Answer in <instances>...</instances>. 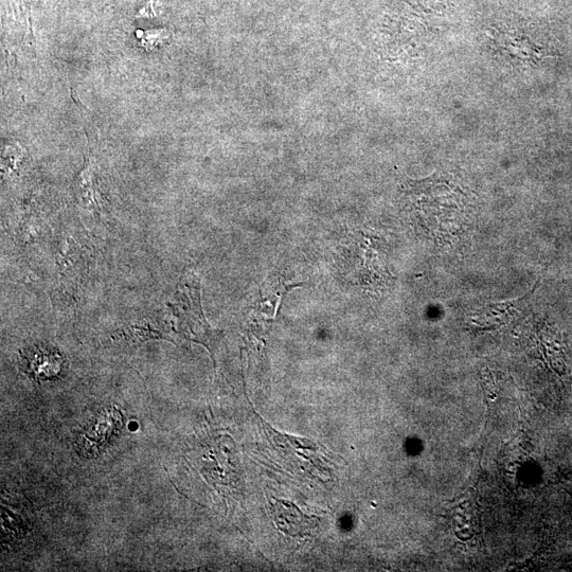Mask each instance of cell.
I'll use <instances>...</instances> for the list:
<instances>
[{"instance_id": "1", "label": "cell", "mask_w": 572, "mask_h": 572, "mask_svg": "<svg viewBox=\"0 0 572 572\" xmlns=\"http://www.w3.org/2000/svg\"><path fill=\"white\" fill-rule=\"evenodd\" d=\"M272 508L279 529L289 535H305L303 533H309L314 527L310 516H306L288 502L279 500Z\"/></svg>"}, {"instance_id": "2", "label": "cell", "mask_w": 572, "mask_h": 572, "mask_svg": "<svg viewBox=\"0 0 572 572\" xmlns=\"http://www.w3.org/2000/svg\"><path fill=\"white\" fill-rule=\"evenodd\" d=\"M28 369L38 377H50L62 369L63 359L55 350L34 348L26 353Z\"/></svg>"}]
</instances>
